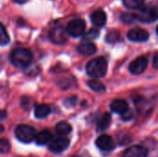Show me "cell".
<instances>
[{
	"label": "cell",
	"instance_id": "1",
	"mask_svg": "<svg viewBox=\"0 0 158 157\" xmlns=\"http://www.w3.org/2000/svg\"><path fill=\"white\" fill-rule=\"evenodd\" d=\"M32 60V54L29 49L26 48H16L10 54V61L11 63L19 68H24L31 65Z\"/></svg>",
	"mask_w": 158,
	"mask_h": 157
},
{
	"label": "cell",
	"instance_id": "2",
	"mask_svg": "<svg viewBox=\"0 0 158 157\" xmlns=\"http://www.w3.org/2000/svg\"><path fill=\"white\" fill-rule=\"evenodd\" d=\"M87 74L94 79L102 78L106 75L107 71V62L106 60L100 56L91 60L86 67Z\"/></svg>",
	"mask_w": 158,
	"mask_h": 157
},
{
	"label": "cell",
	"instance_id": "3",
	"mask_svg": "<svg viewBox=\"0 0 158 157\" xmlns=\"http://www.w3.org/2000/svg\"><path fill=\"white\" fill-rule=\"evenodd\" d=\"M158 12L156 6H142L138 9V12L133 15L134 19L142 21V22H154L157 19Z\"/></svg>",
	"mask_w": 158,
	"mask_h": 157
},
{
	"label": "cell",
	"instance_id": "4",
	"mask_svg": "<svg viewBox=\"0 0 158 157\" xmlns=\"http://www.w3.org/2000/svg\"><path fill=\"white\" fill-rule=\"evenodd\" d=\"M15 135L21 143H29L34 140L35 130L29 125H19L15 130Z\"/></svg>",
	"mask_w": 158,
	"mask_h": 157
},
{
	"label": "cell",
	"instance_id": "5",
	"mask_svg": "<svg viewBox=\"0 0 158 157\" xmlns=\"http://www.w3.org/2000/svg\"><path fill=\"white\" fill-rule=\"evenodd\" d=\"M86 24L81 19H75L69 22L67 27V32L72 37H81L85 32Z\"/></svg>",
	"mask_w": 158,
	"mask_h": 157
},
{
	"label": "cell",
	"instance_id": "6",
	"mask_svg": "<svg viewBox=\"0 0 158 157\" xmlns=\"http://www.w3.org/2000/svg\"><path fill=\"white\" fill-rule=\"evenodd\" d=\"M49 39L56 44L62 45L66 43L68 40L67 30L62 26H56L53 28L49 32Z\"/></svg>",
	"mask_w": 158,
	"mask_h": 157
},
{
	"label": "cell",
	"instance_id": "7",
	"mask_svg": "<svg viewBox=\"0 0 158 157\" xmlns=\"http://www.w3.org/2000/svg\"><path fill=\"white\" fill-rule=\"evenodd\" d=\"M148 66V60L145 56H142L134 59L130 65H129V70L133 75H140L143 73V71L146 69Z\"/></svg>",
	"mask_w": 158,
	"mask_h": 157
},
{
	"label": "cell",
	"instance_id": "8",
	"mask_svg": "<svg viewBox=\"0 0 158 157\" xmlns=\"http://www.w3.org/2000/svg\"><path fill=\"white\" fill-rule=\"evenodd\" d=\"M69 145V140L64 137H59L55 140H51L48 145V149L56 154L65 151Z\"/></svg>",
	"mask_w": 158,
	"mask_h": 157
},
{
	"label": "cell",
	"instance_id": "9",
	"mask_svg": "<svg viewBox=\"0 0 158 157\" xmlns=\"http://www.w3.org/2000/svg\"><path fill=\"white\" fill-rule=\"evenodd\" d=\"M96 146L105 152H110L112 150L115 149V142L113 141V139L106 134H103L101 136H99L95 142Z\"/></svg>",
	"mask_w": 158,
	"mask_h": 157
},
{
	"label": "cell",
	"instance_id": "10",
	"mask_svg": "<svg viewBox=\"0 0 158 157\" xmlns=\"http://www.w3.org/2000/svg\"><path fill=\"white\" fill-rule=\"evenodd\" d=\"M128 38L132 41V42H145L149 38V33L147 31L141 29V28H136V29H131L129 31L127 34Z\"/></svg>",
	"mask_w": 158,
	"mask_h": 157
},
{
	"label": "cell",
	"instance_id": "11",
	"mask_svg": "<svg viewBox=\"0 0 158 157\" xmlns=\"http://www.w3.org/2000/svg\"><path fill=\"white\" fill-rule=\"evenodd\" d=\"M148 155V150L141 145H134L127 149L124 154L123 157H147Z\"/></svg>",
	"mask_w": 158,
	"mask_h": 157
},
{
	"label": "cell",
	"instance_id": "12",
	"mask_svg": "<svg viewBox=\"0 0 158 157\" xmlns=\"http://www.w3.org/2000/svg\"><path fill=\"white\" fill-rule=\"evenodd\" d=\"M91 20L96 27H103L106 22V14L103 9H97L91 15Z\"/></svg>",
	"mask_w": 158,
	"mask_h": 157
},
{
	"label": "cell",
	"instance_id": "13",
	"mask_svg": "<svg viewBox=\"0 0 158 157\" xmlns=\"http://www.w3.org/2000/svg\"><path fill=\"white\" fill-rule=\"evenodd\" d=\"M111 110L117 114H124L126 111L129 110V105L128 103L123 100V99H117V100H114L112 103H111Z\"/></svg>",
	"mask_w": 158,
	"mask_h": 157
},
{
	"label": "cell",
	"instance_id": "14",
	"mask_svg": "<svg viewBox=\"0 0 158 157\" xmlns=\"http://www.w3.org/2000/svg\"><path fill=\"white\" fill-rule=\"evenodd\" d=\"M52 138H53L52 133L49 130H42L41 132H39L38 134H36L34 137V140L38 145H44V144L49 143L50 141L52 140Z\"/></svg>",
	"mask_w": 158,
	"mask_h": 157
},
{
	"label": "cell",
	"instance_id": "15",
	"mask_svg": "<svg viewBox=\"0 0 158 157\" xmlns=\"http://www.w3.org/2000/svg\"><path fill=\"white\" fill-rule=\"evenodd\" d=\"M77 51L79 54L82 56H92L96 51V46L92 43H81L77 47Z\"/></svg>",
	"mask_w": 158,
	"mask_h": 157
},
{
	"label": "cell",
	"instance_id": "16",
	"mask_svg": "<svg viewBox=\"0 0 158 157\" xmlns=\"http://www.w3.org/2000/svg\"><path fill=\"white\" fill-rule=\"evenodd\" d=\"M51 113V107L48 105L42 104L35 107L34 115L37 118H44Z\"/></svg>",
	"mask_w": 158,
	"mask_h": 157
},
{
	"label": "cell",
	"instance_id": "17",
	"mask_svg": "<svg viewBox=\"0 0 158 157\" xmlns=\"http://www.w3.org/2000/svg\"><path fill=\"white\" fill-rule=\"evenodd\" d=\"M112 121V118L111 115L109 113H105L102 118L99 119L98 123H97V130L98 131H104L106 129L109 128L110 124Z\"/></svg>",
	"mask_w": 158,
	"mask_h": 157
},
{
	"label": "cell",
	"instance_id": "18",
	"mask_svg": "<svg viewBox=\"0 0 158 157\" xmlns=\"http://www.w3.org/2000/svg\"><path fill=\"white\" fill-rule=\"evenodd\" d=\"M71 126L66 121H60L56 125V131L61 136H66L71 132Z\"/></svg>",
	"mask_w": 158,
	"mask_h": 157
},
{
	"label": "cell",
	"instance_id": "19",
	"mask_svg": "<svg viewBox=\"0 0 158 157\" xmlns=\"http://www.w3.org/2000/svg\"><path fill=\"white\" fill-rule=\"evenodd\" d=\"M88 86L90 87V89H92L93 91L97 92V93H103L106 91V86L101 81H99L98 80H95V79L89 81Z\"/></svg>",
	"mask_w": 158,
	"mask_h": 157
},
{
	"label": "cell",
	"instance_id": "20",
	"mask_svg": "<svg viewBox=\"0 0 158 157\" xmlns=\"http://www.w3.org/2000/svg\"><path fill=\"white\" fill-rule=\"evenodd\" d=\"M123 3L125 6L130 9H139L143 6L144 0H123Z\"/></svg>",
	"mask_w": 158,
	"mask_h": 157
},
{
	"label": "cell",
	"instance_id": "21",
	"mask_svg": "<svg viewBox=\"0 0 158 157\" xmlns=\"http://www.w3.org/2000/svg\"><path fill=\"white\" fill-rule=\"evenodd\" d=\"M9 43V36L5 26L0 23V44L6 45Z\"/></svg>",
	"mask_w": 158,
	"mask_h": 157
},
{
	"label": "cell",
	"instance_id": "22",
	"mask_svg": "<svg viewBox=\"0 0 158 157\" xmlns=\"http://www.w3.org/2000/svg\"><path fill=\"white\" fill-rule=\"evenodd\" d=\"M99 34H100L99 30L94 28V29L89 30L87 32H84L82 36H83V38L85 40H94V39H96L99 36Z\"/></svg>",
	"mask_w": 158,
	"mask_h": 157
},
{
	"label": "cell",
	"instance_id": "23",
	"mask_svg": "<svg viewBox=\"0 0 158 157\" xmlns=\"http://www.w3.org/2000/svg\"><path fill=\"white\" fill-rule=\"evenodd\" d=\"M10 150V143L6 139H0V153L7 154Z\"/></svg>",
	"mask_w": 158,
	"mask_h": 157
},
{
	"label": "cell",
	"instance_id": "24",
	"mask_svg": "<svg viewBox=\"0 0 158 157\" xmlns=\"http://www.w3.org/2000/svg\"><path fill=\"white\" fill-rule=\"evenodd\" d=\"M118 39H119L118 32V31H110V32L106 35V41H107L108 43H116Z\"/></svg>",
	"mask_w": 158,
	"mask_h": 157
},
{
	"label": "cell",
	"instance_id": "25",
	"mask_svg": "<svg viewBox=\"0 0 158 157\" xmlns=\"http://www.w3.org/2000/svg\"><path fill=\"white\" fill-rule=\"evenodd\" d=\"M120 19H121V20H122L125 24H131V23L133 21L134 17H133V15H131V14L124 13V14H122V16L120 17Z\"/></svg>",
	"mask_w": 158,
	"mask_h": 157
},
{
	"label": "cell",
	"instance_id": "26",
	"mask_svg": "<svg viewBox=\"0 0 158 157\" xmlns=\"http://www.w3.org/2000/svg\"><path fill=\"white\" fill-rule=\"evenodd\" d=\"M158 65H157V54H156L155 55V56H154V68H157Z\"/></svg>",
	"mask_w": 158,
	"mask_h": 157
},
{
	"label": "cell",
	"instance_id": "27",
	"mask_svg": "<svg viewBox=\"0 0 158 157\" xmlns=\"http://www.w3.org/2000/svg\"><path fill=\"white\" fill-rule=\"evenodd\" d=\"M14 2H16V3H18V4H24V3H26L28 0H13Z\"/></svg>",
	"mask_w": 158,
	"mask_h": 157
},
{
	"label": "cell",
	"instance_id": "28",
	"mask_svg": "<svg viewBox=\"0 0 158 157\" xmlns=\"http://www.w3.org/2000/svg\"><path fill=\"white\" fill-rule=\"evenodd\" d=\"M4 130H5V129H4V126L0 124V133H2V132L4 131Z\"/></svg>",
	"mask_w": 158,
	"mask_h": 157
},
{
	"label": "cell",
	"instance_id": "29",
	"mask_svg": "<svg viewBox=\"0 0 158 157\" xmlns=\"http://www.w3.org/2000/svg\"><path fill=\"white\" fill-rule=\"evenodd\" d=\"M71 157H80V156H78V155H73V156H71Z\"/></svg>",
	"mask_w": 158,
	"mask_h": 157
}]
</instances>
